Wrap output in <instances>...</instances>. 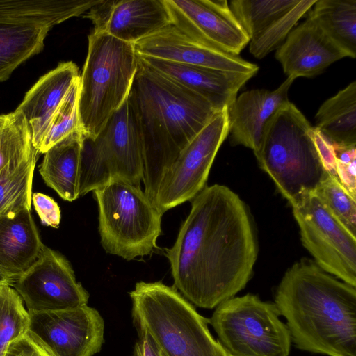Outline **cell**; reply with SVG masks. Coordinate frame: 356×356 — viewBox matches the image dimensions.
Returning <instances> with one entry per match:
<instances>
[{"instance_id":"6da1fadb","label":"cell","mask_w":356,"mask_h":356,"mask_svg":"<svg viewBox=\"0 0 356 356\" xmlns=\"http://www.w3.org/2000/svg\"><path fill=\"white\" fill-rule=\"evenodd\" d=\"M257 254L246 204L220 184L205 186L192 200L175 243L166 249L174 287L205 309L216 307L246 286Z\"/></svg>"},{"instance_id":"7a4b0ae2","label":"cell","mask_w":356,"mask_h":356,"mask_svg":"<svg viewBox=\"0 0 356 356\" xmlns=\"http://www.w3.org/2000/svg\"><path fill=\"white\" fill-rule=\"evenodd\" d=\"M275 304L300 350L328 356H356V289L314 261L290 267L275 292Z\"/></svg>"},{"instance_id":"3957f363","label":"cell","mask_w":356,"mask_h":356,"mask_svg":"<svg viewBox=\"0 0 356 356\" xmlns=\"http://www.w3.org/2000/svg\"><path fill=\"white\" fill-rule=\"evenodd\" d=\"M137 59L127 98L142 138L144 192L154 203L164 175L180 152L218 112L199 95Z\"/></svg>"},{"instance_id":"277c9868","label":"cell","mask_w":356,"mask_h":356,"mask_svg":"<svg viewBox=\"0 0 356 356\" xmlns=\"http://www.w3.org/2000/svg\"><path fill=\"white\" fill-rule=\"evenodd\" d=\"M314 127L291 102L268 121L259 150V167L292 207L326 177L313 137Z\"/></svg>"},{"instance_id":"5b68a950","label":"cell","mask_w":356,"mask_h":356,"mask_svg":"<svg viewBox=\"0 0 356 356\" xmlns=\"http://www.w3.org/2000/svg\"><path fill=\"white\" fill-rule=\"evenodd\" d=\"M129 296L137 330L147 332L164 356H227L209 330V320L174 286L139 282Z\"/></svg>"},{"instance_id":"8992f818","label":"cell","mask_w":356,"mask_h":356,"mask_svg":"<svg viewBox=\"0 0 356 356\" xmlns=\"http://www.w3.org/2000/svg\"><path fill=\"white\" fill-rule=\"evenodd\" d=\"M138 67L133 43L104 31L88 35L79 76L78 111L83 136L95 139L127 99Z\"/></svg>"},{"instance_id":"52a82bcc","label":"cell","mask_w":356,"mask_h":356,"mask_svg":"<svg viewBox=\"0 0 356 356\" xmlns=\"http://www.w3.org/2000/svg\"><path fill=\"white\" fill-rule=\"evenodd\" d=\"M104 250L127 260L152 252L163 214L140 186L114 179L93 191Z\"/></svg>"},{"instance_id":"ba28073f","label":"cell","mask_w":356,"mask_h":356,"mask_svg":"<svg viewBox=\"0 0 356 356\" xmlns=\"http://www.w3.org/2000/svg\"><path fill=\"white\" fill-rule=\"evenodd\" d=\"M143 179L142 138L127 97L95 139L83 136L79 194L84 195L114 179L140 186Z\"/></svg>"},{"instance_id":"9c48e42d","label":"cell","mask_w":356,"mask_h":356,"mask_svg":"<svg viewBox=\"0 0 356 356\" xmlns=\"http://www.w3.org/2000/svg\"><path fill=\"white\" fill-rule=\"evenodd\" d=\"M275 302L248 293L219 304L209 323L227 356H289L291 339Z\"/></svg>"},{"instance_id":"30bf717a","label":"cell","mask_w":356,"mask_h":356,"mask_svg":"<svg viewBox=\"0 0 356 356\" xmlns=\"http://www.w3.org/2000/svg\"><path fill=\"white\" fill-rule=\"evenodd\" d=\"M302 245L326 273L356 286V236L313 193L292 207Z\"/></svg>"},{"instance_id":"8fae6325","label":"cell","mask_w":356,"mask_h":356,"mask_svg":"<svg viewBox=\"0 0 356 356\" xmlns=\"http://www.w3.org/2000/svg\"><path fill=\"white\" fill-rule=\"evenodd\" d=\"M227 108L213 115L164 175L154 202L161 213L192 200L205 187L217 152L229 135Z\"/></svg>"},{"instance_id":"7c38bea8","label":"cell","mask_w":356,"mask_h":356,"mask_svg":"<svg viewBox=\"0 0 356 356\" xmlns=\"http://www.w3.org/2000/svg\"><path fill=\"white\" fill-rule=\"evenodd\" d=\"M28 312L27 332L54 356H93L101 350L104 323L95 308Z\"/></svg>"},{"instance_id":"4fadbf2b","label":"cell","mask_w":356,"mask_h":356,"mask_svg":"<svg viewBox=\"0 0 356 356\" xmlns=\"http://www.w3.org/2000/svg\"><path fill=\"white\" fill-rule=\"evenodd\" d=\"M13 285L28 311L74 308L86 305L89 298L68 260L45 245L38 259Z\"/></svg>"},{"instance_id":"5bb4252c","label":"cell","mask_w":356,"mask_h":356,"mask_svg":"<svg viewBox=\"0 0 356 356\" xmlns=\"http://www.w3.org/2000/svg\"><path fill=\"white\" fill-rule=\"evenodd\" d=\"M170 23L211 49L238 56L249 38L226 0H165Z\"/></svg>"},{"instance_id":"9a60e30c","label":"cell","mask_w":356,"mask_h":356,"mask_svg":"<svg viewBox=\"0 0 356 356\" xmlns=\"http://www.w3.org/2000/svg\"><path fill=\"white\" fill-rule=\"evenodd\" d=\"M316 0H233L229 5L249 38L250 52L261 59L284 42Z\"/></svg>"},{"instance_id":"2e32d148","label":"cell","mask_w":356,"mask_h":356,"mask_svg":"<svg viewBox=\"0 0 356 356\" xmlns=\"http://www.w3.org/2000/svg\"><path fill=\"white\" fill-rule=\"evenodd\" d=\"M84 17L94 31L133 44L170 23L165 0H100Z\"/></svg>"},{"instance_id":"e0dca14e","label":"cell","mask_w":356,"mask_h":356,"mask_svg":"<svg viewBox=\"0 0 356 356\" xmlns=\"http://www.w3.org/2000/svg\"><path fill=\"white\" fill-rule=\"evenodd\" d=\"M136 54L168 61L255 75L257 64L195 42L171 23L134 44Z\"/></svg>"},{"instance_id":"ac0fdd59","label":"cell","mask_w":356,"mask_h":356,"mask_svg":"<svg viewBox=\"0 0 356 356\" xmlns=\"http://www.w3.org/2000/svg\"><path fill=\"white\" fill-rule=\"evenodd\" d=\"M347 57L309 13L277 49L276 59L288 76L312 77L332 63Z\"/></svg>"},{"instance_id":"d6986e66","label":"cell","mask_w":356,"mask_h":356,"mask_svg":"<svg viewBox=\"0 0 356 356\" xmlns=\"http://www.w3.org/2000/svg\"><path fill=\"white\" fill-rule=\"evenodd\" d=\"M295 79H287L275 90L254 89L242 92L227 108L232 145H241L255 154L266 125L275 113L289 102L288 93Z\"/></svg>"},{"instance_id":"ffe728a7","label":"cell","mask_w":356,"mask_h":356,"mask_svg":"<svg viewBox=\"0 0 356 356\" xmlns=\"http://www.w3.org/2000/svg\"><path fill=\"white\" fill-rule=\"evenodd\" d=\"M137 56L159 74L205 99L217 112L227 108L237 97L240 88L254 76Z\"/></svg>"},{"instance_id":"44dd1931","label":"cell","mask_w":356,"mask_h":356,"mask_svg":"<svg viewBox=\"0 0 356 356\" xmlns=\"http://www.w3.org/2000/svg\"><path fill=\"white\" fill-rule=\"evenodd\" d=\"M79 76L75 63H60L39 79L17 108L28 123L37 151L51 118Z\"/></svg>"},{"instance_id":"7402d4cb","label":"cell","mask_w":356,"mask_h":356,"mask_svg":"<svg viewBox=\"0 0 356 356\" xmlns=\"http://www.w3.org/2000/svg\"><path fill=\"white\" fill-rule=\"evenodd\" d=\"M44 246L31 209L0 216V269L13 283L38 259Z\"/></svg>"},{"instance_id":"603a6c76","label":"cell","mask_w":356,"mask_h":356,"mask_svg":"<svg viewBox=\"0 0 356 356\" xmlns=\"http://www.w3.org/2000/svg\"><path fill=\"white\" fill-rule=\"evenodd\" d=\"M83 134L76 131L51 146L46 152L39 172L46 184L63 200L79 196L81 156Z\"/></svg>"},{"instance_id":"cb8c5ba5","label":"cell","mask_w":356,"mask_h":356,"mask_svg":"<svg viewBox=\"0 0 356 356\" xmlns=\"http://www.w3.org/2000/svg\"><path fill=\"white\" fill-rule=\"evenodd\" d=\"M51 28L35 22L0 18V82L42 50Z\"/></svg>"},{"instance_id":"d4e9b609","label":"cell","mask_w":356,"mask_h":356,"mask_svg":"<svg viewBox=\"0 0 356 356\" xmlns=\"http://www.w3.org/2000/svg\"><path fill=\"white\" fill-rule=\"evenodd\" d=\"M315 120V127L332 143L356 146V81L325 101Z\"/></svg>"},{"instance_id":"484cf974","label":"cell","mask_w":356,"mask_h":356,"mask_svg":"<svg viewBox=\"0 0 356 356\" xmlns=\"http://www.w3.org/2000/svg\"><path fill=\"white\" fill-rule=\"evenodd\" d=\"M100 0H0V18L35 22L51 27L86 13Z\"/></svg>"},{"instance_id":"4316f807","label":"cell","mask_w":356,"mask_h":356,"mask_svg":"<svg viewBox=\"0 0 356 356\" xmlns=\"http://www.w3.org/2000/svg\"><path fill=\"white\" fill-rule=\"evenodd\" d=\"M309 13L347 57H356V0H316Z\"/></svg>"},{"instance_id":"83f0119b","label":"cell","mask_w":356,"mask_h":356,"mask_svg":"<svg viewBox=\"0 0 356 356\" xmlns=\"http://www.w3.org/2000/svg\"><path fill=\"white\" fill-rule=\"evenodd\" d=\"M38 152L18 165L0 172V216L14 214L31 209L32 183Z\"/></svg>"},{"instance_id":"f1b7e54d","label":"cell","mask_w":356,"mask_h":356,"mask_svg":"<svg viewBox=\"0 0 356 356\" xmlns=\"http://www.w3.org/2000/svg\"><path fill=\"white\" fill-rule=\"evenodd\" d=\"M35 152L38 151L23 115L16 110L1 115L0 172L6 167L21 163Z\"/></svg>"},{"instance_id":"f546056e","label":"cell","mask_w":356,"mask_h":356,"mask_svg":"<svg viewBox=\"0 0 356 356\" xmlns=\"http://www.w3.org/2000/svg\"><path fill=\"white\" fill-rule=\"evenodd\" d=\"M29 312L20 296L9 284L0 285V356L28 330Z\"/></svg>"},{"instance_id":"4dcf8cb0","label":"cell","mask_w":356,"mask_h":356,"mask_svg":"<svg viewBox=\"0 0 356 356\" xmlns=\"http://www.w3.org/2000/svg\"><path fill=\"white\" fill-rule=\"evenodd\" d=\"M79 86V78L72 86L51 118L38 147L39 154H44L69 134L81 131L78 111Z\"/></svg>"},{"instance_id":"1f68e13d","label":"cell","mask_w":356,"mask_h":356,"mask_svg":"<svg viewBox=\"0 0 356 356\" xmlns=\"http://www.w3.org/2000/svg\"><path fill=\"white\" fill-rule=\"evenodd\" d=\"M313 193L325 209L352 234L356 236V200L340 183L330 174L319 184Z\"/></svg>"},{"instance_id":"d6a6232c","label":"cell","mask_w":356,"mask_h":356,"mask_svg":"<svg viewBox=\"0 0 356 356\" xmlns=\"http://www.w3.org/2000/svg\"><path fill=\"white\" fill-rule=\"evenodd\" d=\"M3 356H54L28 332L9 343Z\"/></svg>"},{"instance_id":"836d02e7","label":"cell","mask_w":356,"mask_h":356,"mask_svg":"<svg viewBox=\"0 0 356 356\" xmlns=\"http://www.w3.org/2000/svg\"><path fill=\"white\" fill-rule=\"evenodd\" d=\"M32 202L42 224L57 228L60 221V210L58 204L49 196L40 193L32 194Z\"/></svg>"},{"instance_id":"e575fe53","label":"cell","mask_w":356,"mask_h":356,"mask_svg":"<svg viewBox=\"0 0 356 356\" xmlns=\"http://www.w3.org/2000/svg\"><path fill=\"white\" fill-rule=\"evenodd\" d=\"M314 140L325 170L330 175L337 177L336 159L333 145L320 131L314 127Z\"/></svg>"},{"instance_id":"d590c367","label":"cell","mask_w":356,"mask_h":356,"mask_svg":"<svg viewBox=\"0 0 356 356\" xmlns=\"http://www.w3.org/2000/svg\"><path fill=\"white\" fill-rule=\"evenodd\" d=\"M336 171L342 186L356 197V160L350 162L336 160Z\"/></svg>"},{"instance_id":"8d00e7d4","label":"cell","mask_w":356,"mask_h":356,"mask_svg":"<svg viewBox=\"0 0 356 356\" xmlns=\"http://www.w3.org/2000/svg\"><path fill=\"white\" fill-rule=\"evenodd\" d=\"M139 339L134 348L135 356H161L159 348L145 331L138 330Z\"/></svg>"},{"instance_id":"74e56055","label":"cell","mask_w":356,"mask_h":356,"mask_svg":"<svg viewBox=\"0 0 356 356\" xmlns=\"http://www.w3.org/2000/svg\"><path fill=\"white\" fill-rule=\"evenodd\" d=\"M12 284V280L0 269V285Z\"/></svg>"},{"instance_id":"f35d334b","label":"cell","mask_w":356,"mask_h":356,"mask_svg":"<svg viewBox=\"0 0 356 356\" xmlns=\"http://www.w3.org/2000/svg\"><path fill=\"white\" fill-rule=\"evenodd\" d=\"M161 356H164L162 353H161Z\"/></svg>"},{"instance_id":"ab89813d","label":"cell","mask_w":356,"mask_h":356,"mask_svg":"<svg viewBox=\"0 0 356 356\" xmlns=\"http://www.w3.org/2000/svg\"><path fill=\"white\" fill-rule=\"evenodd\" d=\"M0 117H1V115H0Z\"/></svg>"}]
</instances>
